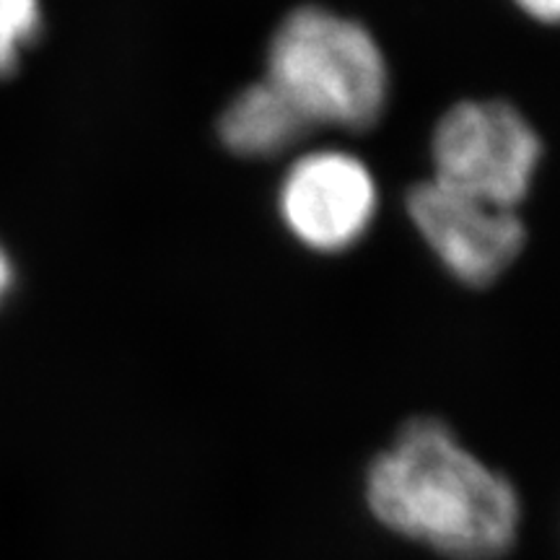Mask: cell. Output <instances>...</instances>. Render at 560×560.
I'll return each mask as SVG.
<instances>
[{
	"label": "cell",
	"instance_id": "cell-1",
	"mask_svg": "<svg viewBox=\"0 0 560 560\" xmlns=\"http://www.w3.org/2000/svg\"><path fill=\"white\" fill-rule=\"evenodd\" d=\"M363 501L380 527L446 560H499L520 540V490L436 416L397 429L371 459Z\"/></svg>",
	"mask_w": 560,
	"mask_h": 560
},
{
	"label": "cell",
	"instance_id": "cell-2",
	"mask_svg": "<svg viewBox=\"0 0 560 560\" xmlns=\"http://www.w3.org/2000/svg\"><path fill=\"white\" fill-rule=\"evenodd\" d=\"M268 81L310 125L366 130L389 96L380 42L359 21L304 5L283 19L268 47Z\"/></svg>",
	"mask_w": 560,
	"mask_h": 560
},
{
	"label": "cell",
	"instance_id": "cell-3",
	"mask_svg": "<svg viewBox=\"0 0 560 560\" xmlns=\"http://www.w3.org/2000/svg\"><path fill=\"white\" fill-rule=\"evenodd\" d=\"M431 156L446 190L514 210L532 190L542 140L509 102H459L433 130Z\"/></svg>",
	"mask_w": 560,
	"mask_h": 560
},
{
	"label": "cell",
	"instance_id": "cell-4",
	"mask_svg": "<svg viewBox=\"0 0 560 560\" xmlns=\"http://www.w3.org/2000/svg\"><path fill=\"white\" fill-rule=\"evenodd\" d=\"M380 187L361 159L346 151H312L285 172L278 213L301 247L335 255L359 244L374 223Z\"/></svg>",
	"mask_w": 560,
	"mask_h": 560
},
{
	"label": "cell",
	"instance_id": "cell-5",
	"mask_svg": "<svg viewBox=\"0 0 560 560\" xmlns=\"http://www.w3.org/2000/svg\"><path fill=\"white\" fill-rule=\"evenodd\" d=\"M405 208L441 268L470 289L495 283L524 247V223L514 210L486 206L433 179L410 187Z\"/></svg>",
	"mask_w": 560,
	"mask_h": 560
},
{
	"label": "cell",
	"instance_id": "cell-6",
	"mask_svg": "<svg viewBox=\"0 0 560 560\" xmlns=\"http://www.w3.org/2000/svg\"><path fill=\"white\" fill-rule=\"evenodd\" d=\"M312 125L270 81L242 89L219 120V138L244 159H270L296 145Z\"/></svg>",
	"mask_w": 560,
	"mask_h": 560
},
{
	"label": "cell",
	"instance_id": "cell-7",
	"mask_svg": "<svg viewBox=\"0 0 560 560\" xmlns=\"http://www.w3.org/2000/svg\"><path fill=\"white\" fill-rule=\"evenodd\" d=\"M42 32V0H0V75H9Z\"/></svg>",
	"mask_w": 560,
	"mask_h": 560
},
{
	"label": "cell",
	"instance_id": "cell-8",
	"mask_svg": "<svg viewBox=\"0 0 560 560\" xmlns=\"http://www.w3.org/2000/svg\"><path fill=\"white\" fill-rule=\"evenodd\" d=\"M514 3L520 5L527 16L542 21V24H556L558 21L560 0H514Z\"/></svg>",
	"mask_w": 560,
	"mask_h": 560
},
{
	"label": "cell",
	"instance_id": "cell-9",
	"mask_svg": "<svg viewBox=\"0 0 560 560\" xmlns=\"http://www.w3.org/2000/svg\"><path fill=\"white\" fill-rule=\"evenodd\" d=\"M11 280H13V268L5 257V252L0 249V301H3L5 293L11 291Z\"/></svg>",
	"mask_w": 560,
	"mask_h": 560
}]
</instances>
